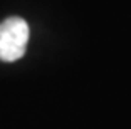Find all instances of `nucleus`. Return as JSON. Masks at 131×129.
I'll return each instance as SVG.
<instances>
[{
	"label": "nucleus",
	"instance_id": "f257e3e1",
	"mask_svg": "<svg viewBox=\"0 0 131 129\" xmlns=\"http://www.w3.org/2000/svg\"><path fill=\"white\" fill-rule=\"evenodd\" d=\"M29 24L20 17H8L0 24V61L15 62L25 54Z\"/></svg>",
	"mask_w": 131,
	"mask_h": 129
}]
</instances>
